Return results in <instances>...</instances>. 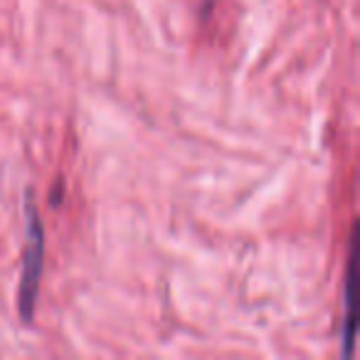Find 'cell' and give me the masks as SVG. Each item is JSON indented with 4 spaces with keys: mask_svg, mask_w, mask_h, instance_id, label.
Here are the masks:
<instances>
[{
    "mask_svg": "<svg viewBox=\"0 0 360 360\" xmlns=\"http://www.w3.org/2000/svg\"><path fill=\"white\" fill-rule=\"evenodd\" d=\"M358 230V227H355ZM355 230H353V245H350V257H348V271H345L343 281V353L348 355L353 350V333H355V321H353V301H350V291H353V274H355Z\"/></svg>",
    "mask_w": 360,
    "mask_h": 360,
    "instance_id": "7a4b0ae2",
    "label": "cell"
},
{
    "mask_svg": "<svg viewBox=\"0 0 360 360\" xmlns=\"http://www.w3.org/2000/svg\"><path fill=\"white\" fill-rule=\"evenodd\" d=\"M22 212H25V250H22L20 284H18V311L22 323H30L35 316L40 276L45 266V227L30 193L22 195Z\"/></svg>",
    "mask_w": 360,
    "mask_h": 360,
    "instance_id": "6da1fadb",
    "label": "cell"
}]
</instances>
